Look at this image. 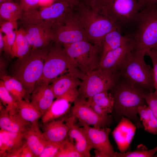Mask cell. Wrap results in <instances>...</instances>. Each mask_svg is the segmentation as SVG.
I'll list each match as a JSON object with an SVG mask.
<instances>
[{"mask_svg":"<svg viewBox=\"0 0 157 157\" xmlns=\"http://www.w3.org/2000/svg\"><path fill=\"white\" fill-rule=\"evenodd\" d=\"M115 79L99 67L86 75L78 88V96L87 99L101 92L109 90Z\"/></svg>","mask_w":157,"mask_h":157,"instance_id":"obj_11","label":"cell"},{"mask_svg":"<svg viewBox=\"0 0 157 157\" xmlns=\"http://www.w3.org/2000/svg\"><path fill=\"white\" fill-rule=\"evenodd\" d=\"M137 128L129 119L124 116L121 117L120 121L112 132L120 153H123L129 151Z\"/></svg>","mask_w":157,"mask_h":157,"instance_id":"obj_17","label":"cell"},{"mask_svg":"<svg viewBox=\"0 0 157 157\" xmlns=\"http://www.w3.org/2000/svg\"><path fill=\"white\" fill-rule=\"evenodd\" d=\"M52 31L53 41L62 44L89 41L71 8L53 24Z\"/></svg>","mask_w":157,"mask_h":157,"instance_id":"obj_9","label":"cell"},{"mask_svg":"<svg viewBox=\"0 0 157 157\" xmlns=\"http://www.w3.org/2000/svg\"><path fill=\"white\" fill-rule=\"evenodd\" d=\"M133 49L146 53L157 47V5L141 9L125 32Z\"/></svg>","mask_w":157,"mask_h":157,"instance_id":"obj_2","label":"cell"},{"mask_svg":"<svg viewBox=\"0 0 157 157\" xmlns=\"http://www.w3.org/2000/svg\"><path fill=\"white\" fill-rule=\"evenodd\" d=\"M19 3L14 1L0 4V19L7 21H17L24 12Z\"/></svg>","mask_w":157,"mask_h":157,"instance_id":"obj_30","label":"cell"},{"mask_svg":"<svg viewBox=\"0 0 157 157\" xmlns=\"http://www.w3.org/2000/svg\"><path fill=\"white\" fill-rule=\"evenodd\" d=\"M50 45L43 48L31 49L26 56L18 58L12 76L21 82L28 94L32 93L42 76Z\"/></svg>","mask_w":157,"mask_h":157,"instance_id":"obj_4","label":"cell"},{"mask_svg":"<svg viewBox=\"0 0 157 157\" xmlns=\"http://www.w3.org/2000/svg\"><path fill=\"white\" fill-rule=\"evenodd\" d=\"M62 45L74 67L85 76L99 68L101 60L99 47L88 41Z\"/></svg>","mask_w":157,"mask_h":157,"instance_id":"obj_7","label":"cell"},{"mask_svg":"<svg viewBox=\"0 0 157 157\" xmlns=\"http://www.w3.org/2000/svg\"><path fill=\"white\" fill-rule=\"evenodd\" d=\"M17 21H7L0 19V32L5 34L17 30Z\"/></svg>","mask_w":157,"mask_h":157,"instance_id":"obj_37","label":"cell"},{"mask_svg":"<svg viewBox=\"0 0 157 157\" xmlns=\"http://www.w3.org/2000/svg\"><path fill=\"white\" fill-rule=\"evenodd\" d=\"M52 25L50 23H42L29 25L23 27L26 36L31 48L36 38L44 35L53 34Z\"/></svg>","mask_w":157,"mask_h":157,"instance_id":"obj_28","label":"cell"},{"mask_svg":"<svg viewBox=\"0 0 157 157\" xmlns=\"http://www.w3.org/2000/svg\"><path fill=\"white\" fill-rule=\"evenodd\" d=\"M94 153L95 157H108L105 153L97 150L95 149Z\"/></svg>","mask_w":157,"mask_h":157,"instance_id":"obj_45","label":"cell"},{"mask_svg":"<svg viewBox=\"0 0 157 157\" xmlns=\"http://www.w3.org/2000/svg\"><path fill=\"white\" fill-rule=\"evenodd\" d=\"M145 55L144 51L133 49L119 76L124 77L148 92H154L153 68L146 63Z\"/></svg>","mask_w":157,"mask_h":157,"instance_id":"obj_8","label":"cell"},{"mask_svg":"<svg viewBox=\"0 0 157 157\" xmlns=\"http://www.w3.org/2000/svg\"><path fill=\"white\" fill-rule=\"evenodd\" d=\"M71 103L64 98L56 99L41 117V121L42 124L62 117L69 110Z\"/></svg>","mask_w":157,"mask_h":157,"instance_id":"obj_25","label":"cell"},{"mask_svg":"<svg viewBox=\"0 0 157 157\" xmlns=\"http://www.w3.org/2000/svg\"><path fill=\"white\" fill-rule=\"evenodd\" d=\"M60 144L48 142L39 157H55Z\"/></svg>","mask_w":157,"mask_h":157,"instance_id":"obj_36","label":"cell"},{"mask_svg":"<svg viewBox=\"0 0 157 157\" xmlns=\"http://www.w3.org/2000/svg\"><path fill=\"white\" fill-rule=\"evenodd\" d=\"M17 30L5 34L3 36L4 51L6 53L11 56L12 49L16 38Z\"/></svg>","mask_w":157,"mask_h":157,"instance_id":"obj_35","label":"cell"},{"mask_svg":"<svg viewBox=\"0 0 157 157\" xmlns=\"http://www.w3.org/2000/svg\"><path fill=\"white\" fill-rule=\"evenodd\" d=\"M140 119L145 131L153 135L157 134V119L147 105L138 108Z\"/></svg>","mask_w":157,"mask_h":157,"instance_id":"obj_31","label":"cell"},{"mask_svg":"<svg viewBox=\"0 0 157 157\" xmlns=\"http://www.w3.org/2000/svg\"><path fill=\"white\" fill-rule=\"evenodd\" d=\"M0 157L6 155L21 148L25 142L23 133H13L1 129Z\"/></svg>","mask_w":157,"mask_h":157,"instance_id":"obj_23","label":"cell"},{"mask_svg":"<svg viewBox=\"0 0 157 157\" xmlns=\"http://www.w3.org/2000/svg\"><path fill=\"white\" fill-rule=\"evenodd\" d=\"M129 40L117 28L108 33L103 38L100 47L101 60L108 52L119 47Z\"/></svg>","mask_w":157,"mask_h":157,"instance_id":"obj_24","label":"cell"},{"mask_svg":"<svg viewBox=\"0 0 157 157\" xmlns=\"http://www.w3.org/2000/svg\"><path fill=\"white\" fill-rule=\"evenodd\" d=\"M23 133L26 142L35 156L39 157L48 142L40 130L38 123L32 124Z\"/></svg>","mask_w":157,"mask_h":157,"instance_id":"obj_21","label":"cell"},{"mask_svg":"<svg viewBox=\"0 0 157 157\" xmlns=\"http://www.w3.org/2000/svg\"><path fill=\"white\" fill-rule=\"evenodd\" d=\"M141 9L157 5V0H138Z\"/></svg>","mask_w":157,"mask_h":157,"instance_id":"obj_42","label":"cell"},{"mask_svg":"<svg viewBox=\"0 0 157 157\" xmlns=\"http://www.w3.org/2000/svg\"><path fill=\"white\" fill-rule=\"evenodd\" d=\"M65 73L74 74L81 80L85 77L73 65L63 45L53 41L45 59L42 75L36 85L49 84Z\"/></svg>","mask_w":157,"mask_h":157,"instance_id":"obj_5","label":"cell"},{"mask_svg":"<svg viewBox=\"0 0 157 157\" xmlns=\"http://www.w3.org/2000/svg\"><path fill=\"white\" fill-rule=\"evenodd\" d=\"M3 35L2 33L0 32V53L1 54L3 51H4Z\"/></svg>","mask_w":157,"mask_h":157,"instance_id":"obj_46","label":"cell"},{"mask_svg":"<svg viewBox=\"0 0 157 157\" xmlns=\"http://www.w3.org/2000/svg\"><path fill=\"white\" fill-rule=\"evenodd\" d=\"M71 9L89 42L95 45L100 47L105 36L114 29H117L115 24L99 9H94L81 1Z\"/></svg>","mask_w":157,"mask_h":157,"instance_id":"obj_3","label":"cell"},{"mask_svg":"<svg viewBox=\"0 0 157 157\" xmlns=\"http://www.w3.org/2000/svg\"><path fill=\"white\" fill-rule=\"evenodd\" d=\"M145 55L149 56L153 64V81L155 88L154 93L157 97V56L151 51L146 53Z\"/></svg>","mask_w":157,"mask_h":157,"instance_id":"obj_38","label":"cell"},{"mask_svg":"<svg viewBox=\"0 0 157 157\" xmlns=\"http://www.w3.org/2000/svg\"><path fill=\"white\" fill-rule=\"evenodd\" d=\"M150 50L152 51L157 56V47L152 49Z\"/></svg>","mask_w":157,"mask_h":157,"instance_id":"obj_47","label":"cell"},{"mask_svg":"<svg viewBox=\"0 0 157 157\" xmlns=\"http://www.w3.org/2000/svg\"><path fill=\"white\" fill-rule=\"evenodd\" d=\"M157 152V146L149 150L144 145L140 144L133 151H129L123 153L115 152V157H152Z\"/></svg>","mask_w":157,"mask_h":157,"instance_id":"obj_32","label":"cell"},{"mask_svg":"<svg viewBox=\"0 0 157 157\" xmlns=\"http://www.w3.org/2000/svg\"><path fill=\"white\" fill-rule=\"evenodd\" d=\"M99 9L122 33L133 24L141 8L138 0H101Z\"/></svg>","mask_w":157,"mask_h":157,"instance_id":"obj_6","label":"cell"},{"mask_svg":"<svg viewBox=\"0 0 157 157\" xmlns=\"http://www.w3.org/2000/svg\"><path fill=\"white\" fill-rule=\"evenodd\" d=\"M31 124L22 119L15 112H9L0 103L1 129L13 133H23Z\"/></svg>","mask_w":157,"mask_h":157,"instance_id":"obj_19","label":"cell"},{"mask_svg":"<svg viewBox=\"0 0 157 157\" xmlns=\"http://www.w3.org/2000/svg\"><path fill=\"white\" fill-rule=\"evenodd\" d=\"M13 0H0V4L5 2L14 1Z\"/></svg>","mask_w":157,"mask_h":157,"instance_id":"obj_48","label":"cell"},{"mask_svg":"<svg viewBox=\"0 0 157 157\" xmlns=\"http://www.w3.org/2000/svg\"><path fill=\"white\" fill-rule=\"evenodd\" d=\"M0 100L5 108L11 113L15 112L17 106V101L12 97L6 89L3 81H0Z\"/></svg>","mask_w":157,"mask_h":157,"instance_id":"obj_33","label":"cell"},{"mask_svg":"<svg viewBox=\"0 0 157 157\" xmlns=\"http://www.w3.org/2000/svg\"><path fill=\"white\" fill-rule=\"evenodd\" d=\"M31 49L26 36L24 28L22 27L18 29L12 49L11 56L22 58L29 53Z\"/></svg>","mask_w":157,"mask_h":157,"instance_id":"obj_27","label":"cell"},{"mask_svg":"<svg viewBox=\"0 0 157 157\" xmlns=\"http://www.w3.org/2000/svg\"><path fill=\"white\" fill-rule=\"evenodd\" d=\"M67 138L83 157L90 156V151L93 147L83 127L73 124L69 129Z\"/></svg>","mask_w":157,"mask_h":157,"instance_id":"obj_20","label":"cell"},{"mask_svg":"<svg viewBox=\"0 0 157 157\" xmlns=\"http://www.w3.org/2000/svg\"><path fill=\"white\" fill-rule=\"evenodd\" d=\"M71 109L72 115L84 126H92L97 128L108 127L113 123L112 117L108 115L101 116L97 114L88 104L87 99L78 96L73 102Z\"/></svg>","mask_w":157,"mask_h":157,"instance_id":"obj_12","label":"cell"},{"mask_svg":"<svg viewBox=\"0 0 157 157\" xmlns=\"http://www.w3.org/2000/svg\"><path fill=\"white\" fill-rule=\"evenodd\" d=\"M109 91L114 99L113 111L129 119L138 128H143L138 116V108L147 105L143 95L149 92L122 76L115 79Z\"/></svg>","mask_w":157,"mask_h":157,"instance_id":"obj_1","label":"cell"},{"mask_svg":"<svg viewBox=\"0 0 157 157\" xmlns=\"http://www.w3.org/2000/svg\"><path fill=\"white\" fill-rule=\"evenodd\" d=\"M149 107L157 119V100L152 102Z\"/></svg>","mask_w":157,"mask_h":157,"instance_id":"obj_43","label":"cell"},{"mask_svg":"<svg viewBox=\"0 0 157 157\" xmlns=\"http://www.w3.org/2000/svg\"><path fill=\"white\" fill-rule=\"evenodd\" d=\"M83 126L93 149L104 153L108 157H115V152L109 139L110 128Z\"/></svg>","mask_w":157,"mask_h":157,"instance_id":"obj_16","label":"cell"},{"mask_svg":"<svg viewBox=\"0 0 157 157\" xmlns=\"http://www.w3.org/2000/svg\"><path fill=\"white\" fill-rule=\"evenodd\" d=\"M81 80L74 74L66 73L53 80L50 86L55 98H64L72 103L78 96Z\"/></svg>","mask_w":157,"mask_h":157,"instance_id":"obj_14","label":"cell"},{"mask_svg":"<svg viewBox=\"0 0 157 157\" xmlns=\"http://www.w3.org/2000/svg\"><path fill=\"white\" fill-rule=\"evenodd\" d=\"M35 157L34 154L25 141L22 147L21 157Z\"/></svg>","mask_w":157,"mask_h":157,"instance_id":"obj_40","label":"cell"},{"mask_svg":"<svg viewBox=\"0 0 157 157\" xmlns=\"http://www.w3.org/2000/svg\"><path fill=\"white\" fill-rule=\"evenodd\" d=\"M55 157H83L67 138L61 143Z\"/></svg>","mask_w":157,"mask_h":157,"instance_id":"obj_34","label":"cell"},{"mask_svg":"<svg viewBox=\"0 0 157 157\" xmlns=\"http://www.w3.org/2000/svg\"><path fill=\"white\" fill-rule=\"evenodd\" d=\"M7 91L16 101L22 99L26 93L21 82L13 76L6 74L0 75Z\"/></svg>","mask_w":157,"mask_h":157,"instance_id":"obj_29","label":"cell"},{"mask_svg":"<svg viewBox=\"0 0 157 157\" xmlns=\"http://www.w3.org/2000/svg\"><path fill=\"white\" fill-rule=\"evenodd\" d=\"M87 101L92 109L101 116H106L113 110L114 99L109 90L98 93L87 99Z\"/></svg>","mask_w":157,"mask_h":157,"instance_id":"obj_22","label":"cell"},{"mask_svg":"<svg viewBox=\"0 0 157 157\" xmlns=\"http://www.w3.org/2000/svg\"><path fill=\"white\" fill-rule=\"evenodd\" d=\"M55 2L64 1L67 3L71 8H73L79 1V0H54Z\"/></svg>","mask_w":157,"mask_h":157,"instance_id":"obj_44","label":"cell"},{"mask_svg":"<svg viewBox=\"0 0 157 157\" xmlns=\"http://www.w3.org/2000/svg\"><path fill=\"white\" fill-rule=\"evenodd\" d=\"M133 49V44L129 39L120 47L108 52L101 60L99 67L115 79L120 75Z\"/></svg>","mask_w":157,"mask_h":157,"instance_id":"obj_13","label":"cell"},{"mask_svg":"<svg viewBox=\"0 0 157 157\" xmlns=\"http://www.w3.org/2000/svg\"><path fill=\"white\" fill-rule=\"evenodd\" d=\"M71 8L64 1L55 2L50 6L38 9L24 12L19 19L23 27L31 24L42 23L53 24Z\"/></svg>","mask_w":157,"mask_h":157,"instance_id":"obj_10","label":"cell"},{"mask_svg":"<svg viewBox=\"0 0 157 157\" xmlns=\"http://www.w3.org/2000/svg\"><path fill=\"white\" fill-rule=\"evenodd\" d=\"M55 98L49 84L39 83L36 85L31 93V103L43 115L50 107Z\"/></svg>","mask_w":157,"mask_h":157,"instance_id":"obj_18","label":"cell"},{"mask_svg":"<svg viewBox=\"0 0 157 157\" xmlns=\"http://www.w3.org/2000/svg\"><path fill=\"white\" fill-rule=\"evenodd\" d=\"M19 4L25 11L33 10L38 8L40 0H19Z\"/></svg>","mask_w":157,"mask_h":157,"instance_id":"obj_39","label":"cell"},{"mask_svg":"<svg viewBox=\"0 0 157 157\" xmlns=\"http://www.w3.org/2000/svg\"><path fill=\"white\" fill-rule=\"evenodd\" d=\"M15 112L24 120L31 124L38 123L42 115L31 103L23 99L17 101Z\"/></svg>","mask_w":157,"mask_h":157,"instance_id":"obj_26","label":"cell"},{"mask_svg":"<svg viewBox=\"0 0 157 157\" xmlns=\"http://www.w3.org/2000/svg\"><path fill=\"white\" fill-rule=\"evenodd\" d=\"M101 0H79L94 9H99Z\"/></svg>","mask_w":157,"mask_h":157,"instance_id":"obj_41","label":"cell"},{"mask_svg":"<svg viewBox=\"0 0 157 157\" xmlns=\"http://www.w3.org/2000/svg\"><path fill=\"white\" fill-rule=\"evenodd\" d=\"M76 118L62 117L43 124V135L46 140L52 143L60 144L67 138L69 129Z\"/></svg>","mask_w":157,"mask_h":157,"instance_id":"obj_15","label":"cell"}]
</instances>
